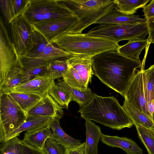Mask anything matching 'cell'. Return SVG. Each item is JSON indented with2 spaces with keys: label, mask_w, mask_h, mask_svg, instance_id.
I'll return each mask as SVG.
<instances>
[{
  "label": "cell",
  "mask_w": 154,
  "mask_h": 154,
  "mask_svg": "<svg viewBox=\"0 0 154 154\" xmlns=\"http://www.w3.org/2000/svg\"><path fill=\"white\" fill-rule=\"evenodd\" d=\"M146 22L145 18L137 15H128L121 13L116 9L96 21L94 24H132Z\"/></svg>",
  "instance_id": "44dd1931"
},
{
  "label": "cell",
  "mask_w": 154,
  "mask_h": 154,
  "mask_svg": "<svg viewBox=\"0 0 154 154\" xmlns=\"http://www.w3.org/2000/svg\"><path fill=\"white\" fill-rule=\"evenodd\" d=\"M47 65L46 64L24 69L23 78L21 84L37 77L47 75Z\"/></svg>",
  "instance_id": "d590c367"
},
{
  "label": "cell",
  "mask_w": 154,
  "mask_h": 154,
  "mask_svg": "<svg viewBox=\"0 0 154 154\" xmlns=\"http://www.w3.org/2000/svg\"><path fill=\"white\" fill-rule=\"evenodd\" d=\"M52 132L48 125L31 133H26L22 141L40 149H43L47 139L52 138Z\"/></svg>",
  "instance_id": "d4e9b609"
},
{
  "label": "cell",
  "mask_w": 154,
  "mask_h": 154,
  "mask_svg": "<svg viewBox=\"0 0 154 154\" xmlns=\"http://www.w3.org/2000/svg\"><path fill=\"white\" fill-rule=\"evenodd\" d=\"M78 112L85 120H93L111 128H130L134 123L113 96L102 97L94 93L91 100Z\"/></svg>",
  "instance_id": "7a4b0ae2"
},
{
  "label": "cell",
  "mask_w": 154,
  "mask_h": 154,
  "mask_svg": "<svg viewBox=\"0 0 154 154\" xmlns=\"http://www.w3.org/2000/svg\"><path fill=\"white\" fill-rule=\"evenodd\" d=\"M100 141L113 147L121 148L127 154H143V150L135 141L126 137L112 136L103 134Z\"/></svg>",
  "instance_id": "2e32d148"
},
{
  "label": "cell",
  "mask_w": 154,
  "mask_h": 154,
  "mask_svg": "<svg viewBox=\"0 0 154 154\" xmlns=\"http://www.w3.org/2000/svg\"><path fill=\"white\" fill-rule=\"evenodd\" d=\"M72 10L79 21L65 33H82L99 19L116 10L114 0H60Z\"/></svg>",
  "instance_id": "277c9868"
},
{
  "label": "cell",
  "mask_w": 154,
  "mask_h": 154,
  "mask_svg": "<svg viewBox=\"0 0 154 154\" xmlns=\"http://www.w3.org/2000/svg\"><path fill=\"white\" fill-rule=\"evenodd\" d=\"M85 142L74 148H65L64 154H85Z\"/></svg>",
  "instance_id": "60d3db41"
},
{
  "label": "cell",
  "mask_w": 154,
  "mask_h": 154,
  "mask_svg": "<svg viewBox=\"0 0 154 154\" xmlns=\"http://www.w3.org/2000/svg\"><path fill=\"white\" fill-rule=\"evenodd\" d=\"M48 93L62 108L68 109L69 103L73 100L70 92L64 87L56 83L51 88Z\"/></svg>",
  "instance_id": "83f0119b"
},
{
  "label": "cell",
  "mask_w": 154,
  "mask_h": 154,
  "mask_svg": "<svg viewBox=\"0 0 154 154\" xmlns=\"http://www.w3.org/2000/svg\"><path fill=\"white\" fill-rule=\"evenodd\" d=\"M138 154V153H135V154Z\"/></svg>",
  "instance_id": "7bdbcfd3"
},
{
  "label": "cell",
  "mask_w": 154,
  "mask_h": 154,
  "mask_svg": "<svg viewBox=\"0 0 154 154\" xmlns=\"http://www.w3.org/2000/svg\"><path fill=\"white\" fill-rule=\"evenodd\" d=\"M85 154H98L97 146L103 134L100 127L91 120H86Z\"/></svg>",
  "instance_id": "d6986e66"
},
{
  "label": "cell",
  "mask_w": 154,
  "mask_h": 154,
  "mask_svg": "<svg viewBox=\"0 0 154 154\" xmlns=\"http://www.w3.org/2000/svg\"><path fill=\"white\" fill-rule=\"evenodd\" d=\"M0 24V85L12 69L23 67L20 57L1 17Z\"/></svg>",
  "instance_id": "ba28073f"
},
{
  "label": "cell",
  "mask_w": 154,
  "mask_h": 154,
  "mask_svg": "<svg viewBox=\"0 0 154 154\" xmlns=\"http://www.w3.org/2000/svg\"><path fill=\"white\" fill-rule=\"evenodd\" d=\"M27 114V112L42 98L38 94L14 91L8 94Z\"/></svg>",
  "instance_id": "4316f807"
},
{
  "label": "cell",
  "mask_w": 154,
  "mask_h": 154,
  "mask_svg": "<svg viewBox=\"0 0 154 154\" xmlns=\"http://www.w3.org/2000/svg\"><path fill=\"white\" fill-rule=\"evenodd\" d=\"M79 20L75 15L65 18L52 19L32 25L49 41L65 33Z\"/></svg>",
  "instance_id": "8fae6325"
},
{
  "label": "cell",
  "mask_w": 154,
  "mask_h": 154,
  "mask_svg": "<svg viewBox=\"0 0 154 154\" xmlns=\"http://www.w3.org/2000/svg\"><path fill=\"white\" fill-rule=\"evenodd\" d=\"M60 119L52 118L48 125L52 131V139L65 148H74L81 144V140L72 137L63 130L60 126Z\"/></svg>",
  "instance_id": "ffe728a7"
},
{
  "label": "cell",
  "mask_w": 154,
  "mask_h": 154,
  "mask_svg": "<svg viewBox=\"0 0 154 154\" xmlns=\"http://www.w3.org/2000/svg\"><path fill=\"white\" fill-rule=\"evenodd\" d=\"M116 10L128 15H133L139 8H143L150 1L149 0H114Z\"/></svg>",
  "instance_id": "f546056e"
},
{
  "label": "cell",
  "mask_w": 154,
  "mask_h": 154,
  "mask_svg": "<svg viewBox=\"0 0 154 154\" xmlns=\"http://www.w3.org/2000/svg\"><path fill=\"white\" fill-rule=\"evenodd\" d=\"M147 39L129 41L124 45H119L116 51L130 59L140 61V55L147 46Z\"/></svg>",
  "instance_id": "cb8c5ba5"
},
{
  "label": "cell",
  "mask_w": 154,
  "mask_h": 154,
  "mask_svg": "<svg viewBox=\"0 0 154 154\" xmlns=\"http://www.w3.org/2000/svg\"><path fill=\"white\" fill-rule=\"evenodd\" d=\"M62 109L48 93L27 112V115L60 119L63 115Z\"/></svg>",
  "instance_id": "4fadbf2b"
},
{
  "label": "cell",
  "mask_w": 154,
  "mask_h": 154,
  "mask_svg": "<svg viewBox=\"0 0 154 154\" xmlns=\"http://www.w3.org/2000/svg\"><path fill=\"white\" fill-rule=\"evenodd\" d=\"M21 141L15 137L5 141L1 146L0 154H23Z\"/></svg>",
  "instance_id": "e575fe53"
},
{
  "label": "cell",
  "mask_w": 154,
  "mask_h": 154,
  "mask_svg": "<svg viewBox=\"0 0 154 154\" xmlns=\"http://www.w3.org/2000/svg\"><path fill=\"white\" fill-rule=\"evenodd\" d=\"M43 149L48 154H64L65 148L51 138L45 141Z\"/></svg>",
  "instance_id": "8d00e7d4"
},
{
  "label": "cell",
  "mask_w": 154,
  "mask_h": 154,
  "mask_svg": "<svg viewBox=\"0 0 154 154\" xmlns=\"http://www.w3.org/2000/svg\"><path fill=\"white\" fill-rule=\"evenodd\" d=\"M55 84L54 80L48 75L39 76L17 86L14 91L34 94L44 96Z\"/></svg>",
  "instance_id": "5bb4252c"
},
{
  "label": "cell",
  "mask_w": 154,
  "mask_h": 154,
  "mask_svg": "<svg viewBox=\"0 0 154 154\" xmlns=\"http://www.w3.org/2000/svg\"><path fill=\"white\" fill-rule=\"evenodd\" d=\"M63 81L71 87L82 91H85L88 87L78 72L69 65L66 74L63 77Z\"/></svg>",
  "instance_id": "d6a6232c"
},
{
  "label": "cell",
  "mask_w": 154,
  "mask_h": 154,
  "mask_svg": "<svg viewBox=\"0 0 154 154\" xmlns=\"http://www.w3.org/2000/svg\"><path fill=\"white\" fill-rule=\"evenodd\" d=\"M143 69L138 70L125 94V100L135 108L149 116L147 102L145 97Z\"/></svg>",
  "instance_id": "7c38bea8"
},
{
  "label": "cell",
  "mask_w": 154,
  "mask_h": 154,
  "mask_svg": "<svg viewBox=\"0 0 154 154\" xmlns=\"http://www.w3.org/2000/svg\"><path fill=\"white\" fill-rule=\"evenodd\" d=\"M145 97L147 104L154 102V64L143 69Z\"/></svg>",
  "instance_id": "1f68e13d"
},
{
  "label": "cell",
  "mask_w": 154,
  "mask_h": 154,
  "mask_svg": "<svg viewBox=\"0 0 154 154\" xmlns=\"http://www.w3.org/2000/svg\"><path fill=\"white\" fill-rule=\"evenodd\" d=\"M12 41L19 56L24 55L31 48L33 26L23 15L10 23Z\"/></svg>",
  "instance_id": "9c48e42d"
},
{
  "label": "cell",
  "mask_w": 154,
  "mask_h": 154,
  "mask_svg": "<svg viewBox=\"0 0 154 154\" xmlns=\"http://www.w3.org/2000/svg\"><path fill=\"white\" fill-rule=\"evenodd\" d=\"M149 35L147 38V45L154 44V17L146 20Z\"/></svg>",
  "instance_id": "ab89813d"
},
{
  "label": "cell",
  "mask_w": 154,
  "mask_h": 154,
  "mask_svg": "<svg viewBox=\"0 0 154 154\" xmlns=\"http://www.w3.org/2000/svg\"><path fill=\"white\" fill-rule=\"evenodd\" d=\"M133 121L134 125H139L151 131L154 128L152 118L125 100L122 106Z\"/></svg>",
  "instance_id": "7402d4cb"
},
{
  "label": "cell",
  "mask_w": 154,
  "mask_h": 154,
  "mask_svg": "<svg viewBox=\"0 0 154 154\" xmlns=\"http://www.w3.org/2000/svg\"><path fill=\"white\" fill-rule=\"evenodd\" d=\"M138 138L144 144L149 154H154V135L151 131L136 125Z\"/></svg>",
  "instance_id": "836d02e7"
},
{
  "label": "cell",
  "mask_w": 154,
  "mask_h": 154,
  "mask_svg": "<svg viewBox=\"0 0 154 154\" xmlns=\"http://www.w3.org/2000/svg\"><path fill=\"white\" fill-rule=\"evenodd\" d=\"M91 36L108 38L117 43L144 39L149 35L147 22L132 24H102L95 26L86 33Z\"/></svg>",
  "instance_id": "5b68a950"
},
{
  "label": "cell",
  "mask_w": 154,
  "mask_h": 154,
  "mask_svg": "<svg viewBox=\"0 0 154 154\" xmlns=\"http://www.w3.org/2000/svg\"><path fill=\"white\" fill-rule=\"evenodd\" d=\"M152 120L153 123L154 128L151 131L152 132V133H153V134L154 135V112H153V114L152 116Z\"/></svg>",
  "instance_id": "b9f144b4"
},
{
  "label": "cell",
  "mask_w": 154,
  "mask_h": 154,
  "mask_svg": "<svg viewBox=\"0 0 154 154\" xmlns=\"http://www.w3.org/2000/svg\"><path fill=\"white\" fill-rule=\"evenodd\" d=\"M24 71L23 69L20 67L12 69L0 85V94H8L14 91L21 84Z\"/></svg>",
  "instance_id": "603a6c76"
},
{
  "label": "cell",
  "mask_w": 154,
  "mask_h": 154,
  "mask_svg": "<svg viewBox=\"0 0 154 154\" xmlns=\"http://www.w3.org/2000/svg\"><path fill=\"white\" fill-rule=\"evenodd\" d=\"M32 41L31 48L24 55L19 56L29 57H37L43 52L51 43L34 27L32 33Z\"/></svg>",
  "instance_id": "484cf974"
},
{
  "label": "cell",
  "mask_w": 154,
  "mask_h": 154,
  "mask_svg": "<svg viewBox=\"0 0 154 154\" xmlns=\"http://www.w3.org/2000/svg\"><path fill=\"white\" fill-rule=\"evenodd\" d=\"M143 8L145 19L147 20L154 17V0Z\"/></svg>",
  "instance_id": "f35d334b"
},
{
  "label": "cell",
  "mask_w": 154,
  "mask_h": 154,
  "mask_svg": "<svg viewBox=\"0 0 154 154\" xmlns=\"http://www.w3.org/2000/svg\"><path fill=\"white\" fill-rule=\"evenodd\" d=\"M56 84L66 88L72 94L73 100L78 103L81 108L87 105L93 98L94 93L88 87L85 91L77 90L70 86L64 82L62 79H58Z\"/></svg>",
  "instance_id": "f1b7e54d"
},
{
  "label": "cell",
  "mask_w": 154,
  "mask_h": 154,
  "mask_svg": "<svg viewBox=\"0 0 154 154\" xmlns=\"http://www.w3.org/2000/svg\"><path fill=\"white\" fill-rule=\"evenodd\" d=\"M28 116L9 94H0V142L18 128Z\"/></svg>",
  "instance_id": "52a82bcc"
},
{
  "label": "cell",
  "mask_w": 154,
  "mask_h": 154,
  "mask_svg": "<svg viewBox=\"0 0 154 154\" xmlns=\"http://www.w3.org/2000/svg\"><path fill=\"white\" fill-rule=\"evenodd\" d=\"M87 56L78 55L68 59L69 65L80 75L85 85L88 87L94 72L92 69L91 58Z\"/></svg>",
  "instance_id": "e0dca14e"
},
{
  "label": "cell",
  "mask_w": 154,
  "mask_h": 154,
  "mask_svg": "<svg viewBox=\"0 0 154 154\" xmlns=\"http://www.w3.org/2000/svg\"><path fill=\"white\" fill-rule=\"evenodd\" d=\"M23 15L32 25L75 16L72 10L57 0H30Z\"/></svg>",
  "instance_id": "8992f818"
},
{
  "label": "cell",
  "mask_w": 154,
  "mask_h": 154,
  "mask_svg": "<svg viewBox=\"0 0 154 154\" xmlns=\"http://www.w3.org/2000/svg\"><path fill=\"white\" fill-rule=\"evenodd\" d=\"M30 0H0V7L3 16L10 24L23 15Z\"/></svg>",
  "instance_id": "ac0fdd59"
},
{
  "label": "cell",
  "mask_w": 154,
  "mask_h": 154,
  "mask_svg": "<svg viewBox=\"0 0 154 154\" xmlns=\"http://www.w3.org/2000/svg\"><path fill=\"white\" fill-rule=\"evenodd\" d=\"M68 60H55L50 62L47 65V75L54 80L63 78L69 68Z\"/></svg>",
  "instance_id": "4dcf8cb0"
},
{
  "label": "cell",
  "mask_w": 154,
  "mask_h": 154,
  "mask_svg": "<svg viewBox=\"0 0 154 154\" xmlns=\"http://www.w3.org/2000/svg\"><path fill=\"white\" fill-rule=\"evenodd\" d=\"M77 55L65 51L51 43L43 52L37 57H19L23 68L25 70L48 64L54 60L69 59Z\"/></svg>",
  "instance_id": "30bf717a"
},
{
  "label": "cell",
  "mask_w": 154,
  "mask_h": 154,
  "mask_svg": "<svg viewBox=\"0 0 154 154\" xmlns=\"http://www.w3.org/2000/svg\"><path fill=\"white\" fill-rule=\"evenodd\" d=\"M52 119L50 117L28 116L26 120L18 128L6 136L4 142L12 138L17 137L23 131H26L27 133H31L46 127L48 125Z\"/></svg>",
  "instance_id": "9a60e30c"
},
{
  "label": "cell",
  "mask_w": 154,
  "mask_h": 154,
  "mask_svg": "<svg viewBox=\"0 0 154 154\" xmlns=\"http://www.w3.org/2000/svg\"><path fill=\"white\" fill-rule=\"evenodd\" d=\"M50 42L72 54L91 57L106 51H116L119 46L113 40L82 33L64 34L52 39Z\"/></svg>",
  "instance_id": "3957f363"
},
{
  "label": "cell",
  "mask_w": 154,
  "mask_h": 154,
  "mask_svg": "<svg viewBox=\"0 0 154 154\" xmlns=\"http://www.w3.org/2000/svg\"><path fill=\"white\" fill-rule=\"evenodd\" d=\"M94 75L101 82L124 97L130 84L141 67L140 60L130 59L117 51L111 50L91 58Z\"/></svg>",
  "instance_id": "6da1fadb"
},
{
  "label": "cell",
  "mask_w": 154,
  "mask_h": 154,
  "mask_svg": "<svg viewBox=\"0 0 154 154\" xmlns=\"http://www.w3.org/2000/svg\"><path fill=\"white\" fill-rule=\"evenodd\" d=\"M23 154H48L43 149L37 148L21 140Z\"/></svg>",
  "instance_id": "74e56055"
}]
</instances>
